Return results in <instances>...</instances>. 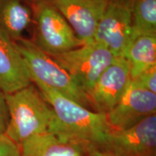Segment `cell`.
Returning a JSON list of instances; mask_svg holds the SVG:
<instances>
[{"mask_svg": "<svg viewBox=\"0 0 156 156\" xmlns=\"http://www.w3.org/2000/svg\"><path fill=\"white\" fill-rule=\"evenodd\" d=\"M32 83L39 90L55 115L49 132L79 142L85 147H104L114 130L106 114L85 108L40 82Z\"/></svg>", "mask_w": 156, "mask_h": 156, "instance_id": "obj_1", "label": "cell"}, {"mask_svg": "<svg viewBox=\"0 0 156 156\" xmlns=\"http://www.w3.org/2000/svg\"><path fill=\"white\" fill-rule=\"evenodd\" d=\"M8 123L5 134L20 145L30 136L49 132L55 115L34 83L5 94Z\"/></svg>", "mask_w": 156, "mask_h": 156, "instance_id": "obj_2", "label": "cell"}, {"mask_svg": "<svg viewBox=\"0 0 156 156\" xmlns=\"http://www.w3.org/2000/svg\"><path fill=\"white\" fill-rule=\"evenodd\" d=\"M20 147V156H87L85 146L51 132L30 136Z\"/></svg>", "mask_w": 156, "mask_h": 156, "instance_id": "obj_12", "label": "cell"}, {"mask_svg": "<svg viewBox=\"0 0 156 156\" xmlns=\"http://www.w3.org/2000/svg\"><path fill=\"white\" fill-rule=\"evenodd\" d=\"M83 44L93 41L109 0H52Z\"/></svg>", "mask_w": 156, "mask_h": 156, "instance_id": "obj_10", "label": "cell"}, {"mask_svg": "<svg viewBox=\"0 0 156 156\" xmlns=\"http://www.w3.org/2000/svg\"><path fill=\"white\" fill-rule=\"evenodd\" d=\"M51 57L69 73L88 95L98 77L116 56L104 46L93 41Z\"/></svg>", "mask_w": 156, "mask_h": 156, "instance_id": "obj_5", "label": "cell"}, {"mask_svg": "<svg viewBox=\"0 0 156 156\" xmlns=\"http://www.w3.org/2000/svg\"><path fill=\"white\" fill-rule=\"evenodd\" d=\"M85 151L87 156H114L104 148L94 145H87Z\"/></svg>", "mask_w": 156, "mask_h": 156, "instance_id": "obj_19", "label": "cell"}, {"mask_svg": "<svg viewBox=\"0 0 156 156\" xmlns=\"http://www.w3.org/2000/svg\"><path fill=\"white\" fill-rule=\"evenodd\" d=\"M131 80L138 86L156 93V67L144 72Z\"/></svg>", "mask_w": 156, "mask_h": 156, "instance_id": "obj_16", "label": "cell"}, {"mask_svg": "<svg viewBox=\"0 0 156 156\" xmlns=\"http://www.w3.org/2000/svg\"><path fill=\"white\" fill-rule=\"evenodd\" d=\"M132 37L156 35V0H131Z\"/></svg>", "mask_w": 156, "mask_h": 156, "instance_id": "obj_15", "label": "cell"}, {"mask_svg": "<svg viewBox=\"0 0 156 156\" xmlns=\"http://www.w3.org/2000/svg\"><path fill=\"white\" fill-rule=\"evenodd\" d=\"M15 44L28 69L31 83H42L81 106L93 110L85 93L50 56L37 47L30 39H21Z\"/></svg>", "mask_w": 156, "mask_h": 156, "instance_id": "obj_4", "label": "cell"}, {"mask_svg": "<svg viewBox=\"0 0 156 156\" xmlns=\"http://www.w3.org/2000/svg\"><path fill=\"white\" fill-rule=\"evenodd\" d=\"M33 11L32 41L42 51L53 56L83 46L52 0H30Z\"/></svg>", "mask_w": 156, "mask_h": 156, "instance_id": "obj_3", "label": "cell"}, {"mask_svg": "<svg viewBox=\"0 0 156 156\" xmlns=\"http://www.w3.org/2000/svg\"><path fill=\"white\" fill-rule=\"evenodd\" d=\"M131 80L156 67V35H140L132 39L125 56Z\"/></svg>", "mask_w": 156, "mask_h": 156, "instance_id": "obj_14", "label": "cell"}, {"mask_svg": "<svg viewBox=\"0 0 156 156\" xmlns=\"http://www.w3.org/2000/svg\"><path fill=\"white\" fill-rule=\"evenodd\" d=\"M156 93L138 86L132 80L118 103L106 114L114 129L131 127L144 119L155 114Z\"/></svg>", "mask_w": 156, "mask_h": 156, "instance_id": "obj_8", "label": "cell"}, {"mask_svg": "<svg viewBox=\"0 0 156 156\" xmlns=\"http://www.w3.org/2000/svg\"><path fill=\"white\" fill-rule=\"evenodd\" d=\"M130 81L127 60L125 57H115L87 95L93 110L103 114L110 112L124 94Z\"/></svg>", "mask_w": 156, "mask_h": 156, "instance_id": "obj_9", "label": "cell"}, {"mask_svg": "<svg viewBox=\"0 0 156 156\" xmlns=\"http://www.w3.org/2000/svg\"><path fill=\"white\" fill-rule=\"evenodd\" d=\"M114 156H155L156 115L124 129H114L102 147Z\"/></svg>", "mask_w": 156, "mask_h": 156, "instance_id": "obj_7", "label": "cell"}, {"mask_svg": "<svg viewBox=\"0 0 156 156\" xmlns=\"http://www.w3.org/2000/svg\"><path fill=\"white\" fill-rule=\"evenodd\" d=\"M0 156H20V147L5 134L0 135Z\"/></svg>", "mask_w": 156, "mask_h": 156, "instance_id": "obj_17", "label": "cell"}, {"mask_svg": "<svg viewBox=\"0 0 156 156\" xmlns=\"http://www.w3.org/2000/svg\"><path fill=\"white\" fill-rule=\"evenodd\" d=\"M8 123V112L5 93L0 90V135L5 133Z\"/></svg>", "mask_w": 156, "mask_h": 156, "instance_id": "obj_18", "label": "cell"}, {"mask_svg": "<svg viewBox=\"0 0 156 156\" xmlns=\"http://www.w3.org/2000/svg\"><path fill=\"white\" fill-rule=\"evenodd\" d=\"M33 25L30 0H0V29L15 42Z\"/></svg>", "mask_w": 156, "mask_h": 156, "instance_id": "obj_13", "label": "cell"}, {"mask_svg": "<svg viewBox=\"0 0 156 156\" xmlns=\"http://www.w3.org/2000/svg\"><path fill=\"white\" fill-rule=\"evenodd\" d=\"M30 83L28 69L16 44L0 29V90L8 94Z\"/></svg>", "mask_w": 156, "mask_h": 156, "instance_id": "obj_11", "label": "cell"}, {"mask_svg": "<svg viewBox=\"0 0 156 156\" xmlns=\"http://www.w3.org/2000/svg\"><path fill=\"white\" fill-rule=\"evenodd\" d=\"M132 37L131 0H109L93 41L104 46L116 57H124Z\"/></svg>", "mask_w": 156, "mask_h": 156, "instance_id": "obj_6", "label": "cell"}]
</instances>
